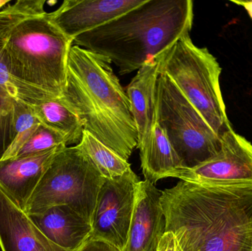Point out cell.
Returning a JSON list of instances; mask_svg holds the SVG:
<instances>
[{
	"instance_id": "cell-1",
	"label": "cell",
	"mask_w": 252,
	"mask_h": 251,
	"mask_svg": "<svg viewBox=\"0 0 252 251\" xmlns=\"http://www.w3.org/2000/svg\"><path fill=\"white\" fill-rule=\"evenodd\" d=\"M165 232L183 251H252V189L180 181L161 193Z\"/></svg>"
},
{
	"instance_id": "cell-2",
	"label": "cell",
	"mask_w": 252,
	"mask_h": 251,
	"mask_svg": "<svg viewBox=\"0 0 252 251\" xmlns=\"http://www.w3.org/2000/svg\"><path fill=\"white\" fill-rule=\"evenodd\" d=\"M112 64L104 56L72 45L59 100L78 116L84 131L127 161L137 147L138 133Z\"/></svg>"
},
{
	"instance_id": "cell-3",
	"label": "cell",
	"mask_w": 252,
	"mask_h": 251,
	"mask_svg": "<svg viewBox=\"0 0 252 251\" xmlns=\"http://www.w3.org/2000/svg\"><path fill=\"white\" fill-rule=\"evenodd\" d=\"M193 16L191 0H145L122 16L78 35L72 45L107 57L121 75H127L189 33Z\"/></svg>"
},
{
	"instance_id": "cell-4",
	"label": "cell",
	"mask_w": 252,
	"mask_h": 251,
	"mask_svg": "<svg viewBox=\"0 0 252 251\" xmlns=\"http://www.w3.org/2000/svg\"><path fill=\"white\" fill-rule=\"evenodd\" d=\"M44 0H19L0 11V59L15 78L59 98L72 40L44 10Z\"/></svg>"
},
{
	"instance_id": "cell-5",
	"label": "cell",
	"mask_w": 252,
	"mask_h": 251,
	"mask_svg": "<svg viewBox=\"0 0 252 251\" xmlns=\"http://www.w3.org/2000/svg\"><path fill=\"white\" fill-rule=\"evenodd\" d=\"M156 59L158 74L175 84L216 134L232 128L220 91L222 69L208 49L197 47L187 33Z\"/></svg>"
},
{
	"instance_id": "cell-6",
	"label": "cell",
	"mask_w": 252,
	"mask_h": 251,
	"mask_svg": "<svg viewBox=\"0 0 252 251\" xmlns=\"http://www.w3.org/2000/svg\"><path fill=\"white\" fill-rule=\"evenodd\" d=\"M104 181L93 161L76 145L63 147L40 180L25 212L31 216L65 205L92 225L99 190Z\"/></svg>"
},
{
	"instance_id": "cell-7",
	"label": "cell",
	"mask_w": 252,
	"mask_h": 251,
	"mask_svg": "<svg viewBox=\"0 0 252 251\" xmlns=\"http://www.w3.org/2000/svg\"><path fill=\"white\" fill-rule=\"evenodd\" d=\"M156 115L185 168H192L216 156L221 137L165 75L158 74Z\"/></svg>"
},
{
	"instance_id": "cell-8",
	"label": "cell",
	"mask_w": 252,
	"mask_h": 251,
	"mask_svg": "<svg viewBox=\"0 0 252 251\" xmlns=\"http://www.w3.org/2000/svg\"><path fill=\"white\" fill-rule=\"evenodd\" d=\"M140 181L132 169L121 176L105 178L97 195L88 240H102L125 250Z\"/></svg>"
},
{
	"instance_id": "cell-9",
	"label": "cell",
	"mask_w": 252,
	"mask_h": 251,
	"mask_svg": "<svg viewBox=\"0 0 252 251\" xmlns=\"http://www.w3.org/2000/svg\"><path fill=\"white\" fill-rule=\"evenodd\" d=\"M220 137L221 149L216 156L179 169L173 178L208 187L252 189V144L232 128Z\"/></svg>"
},
{
	"instance_id": "cell-10",
	"label": "cell",
	"mask_w": 252,
	"mask_h": 251,
	"mask_svg": "<svg viewBox=\"0 0 252 251\" xmlns=\"http://www.w3.org/2000/svg\"><path fill=\"white\" fill-rule=\"evenodd\" d=\"M145 0H65L49 18L73 41L143 4Z\"/></svg>"
},
{
	"instance_id": "cell-11",
	"label": "cell",
	"mask_w": 252,
	"mask_h": 251,
	"mask_svg": "<svg viewBox=\"0 0 252 251\" xmlns=\"http://www.w3.org/2000/svg\"><path fill=\"white\" fill-rule=\"evenodd\" d=\"M161 193L149 181L139 182L124 251H157L165 234V218L160 201Z\"/></svg>"
},
{
	"instance_id": "cell-12",
	"label": "cell",
	"mask_w": 252,
	"mask_h": 251,
	"mask_svg": "<svg viewBox=\"0 0 252 251\" xmlns=\"http://www.w3.org/2000/svg\"><path fill=\"white\" fill-rule=\"evenodd\" d=\"M0 249L1 251H69L46 237L1 188Z\"/></svg>"
},
{
	"instance_id": "cell-13",
	"label": "cell",
	"mask_w": 252,
	"mask_h": 251,
	"mask_svg": "<svg viewBox=\"0 0 252 251\" xmlns=\"http://www.w3.org/2000/svg\"><path fill=\"white\" fill-rule=\"evenodd\" d=\"M66 145L25 157L0 159V188L25 212L56 153Z\"/></svg>"
},
{
	"instance_id": "cell-14",
	"label": "cell",
	"mask_w": 252,
	"mask_h": 251,
	"mask_svg": "<svg viewBox=\"0 0 252 251\" xmlns=\"http://www.w3.org/2000/svg\"><path fill=\"white\" fill-rule=\"evenodd\" d=\"M29 217L46 237L65 250L78 251L92 232L91 223L65 205Z\"/></svg>"
},
{
	"instance_id": "cell-15",
	"label": "cell",
	"mask_w": 252,
	"mask_h": 251,
	"mask_svg": "<svg viewBox=\"0 0 252 251\" xmlns=\"http://www.w3.org/2000/svg\"><path fill=\"white\" fill-rule=\"evenodd\" d=\"M158 77L157 59L147 61L126 87L130 112L138 133L139 149L149 137L156 114V87Z\"/></svg>"
},
{
	"instance_id": "cell-16",
	"label": "cell",
	"mask_w": 252,
	"mask_h": 251,
	"mask_svg": "<svg viewBox=\"0 0 252 251\" xmlns=\"http://www.w3.org/2000/svg\"><path fill=\"white\" fill-rule=\"evenodd\" d=\"M139 150L142 174L145 181L152 184L163 178H173L179 169L185 167L156 114L149 137Z\"/></svg>"
},
{
	"instance_id": "cell-17",
	"label": "cell",
	"mask_w": 252,
	"mask_h": 251,
	"mask_svg": "<svg viewBox=\"0 0 252 251\" xmlns=\"http://www.w3.org/2000/svg\"><path fill=\"white\" fill-rule=\"evenodd\" d=\"M31 107L40 123L60 134L67 147L79 144L84 126L78 116L59 98L45 100Z\"/></svg>"
},
{
	"instance_id": "cell-18",
	"label": "cell",
	"mask_w": 252,
	"mask_h": 251,
	"mask_svg": "<svg viewBox=\"0 0 252 251\" xmlns=\"http://www.w3.org/2000/svg\"><path fill=\"white\" fill-rule=\"evenodd\" d=\"M77 147L90 157L105 178L121 176L131 169L130 164L88 131L83 132Z\"/></svg>"
},
{
	"instance_id": "cell-19",
	"label": "cell",
	"mask_w": 252,
	"mask_h": 251,
	"mask_svg": "<svg viewBox=\"0 0 252 251\" xmlns=\"http://www.w3.org/2000/svg\"><path fill=\"white\" fill-rule=\"evenodd\" d=\"M14 109V139L1 159L15 158L22 146L28 141L40 125L32 107L13 100Z\"/></svg>"
},
{
	"instance_id": "cell-20",
	"label": "cell",
	"mask_w": 252,
	"mask_h": 251,
	"mask_svg": "<svg viewBox=\"0 0 252 251\" xmlns=\"http://www.w3.org/2000/svg\"><path fill=\"white\" fill-rule=\"evenodd\" d=\"M0 90L7 96L16 100L34 106L40 102L49 99L56 98L45 91L27 84L15 78L7 70V67L0 59Z\"/></svg>"
},
{
	"instance_id": "cell-21",
	"label": "cell",
	"mask_w": 252,
	"mask_h": 251,
	"mask_svg": "<svg viewBox=\"0 0 252 251\" xmlns=\"http://www.w3.org/2000/svg\"><path fill=\"white\" fill-rule=\"evenodd\" d=\"M66 145L64 138L59 133L40 124L28 141L22 146L16 157H25Z\"/></svg>"
},
{
	"instance_id": "cell-22",
	"label": "cell",
	"mask_w": 252,
	"mask_h": 251,
	"mask_svg": "<svg viewBox=\"0 0 252 251\" xmlns=\"http://www.w3.org/2000/svg\"><path fill=\"white\" fill-rule=\"evenodd\" d=\"M14 139L13 100L0 90V159Z\"/></svg>"
},
{
	"instance_id": "cell-23",
	"label": "cell",
	"mask_w": 252,
	"mask_h": 251,
	"mask_svg": "<svg viewBox=\"0 0 252 251\" xmlns=\"http://www.w3.org/2000/svg\"><path fill=\"white\" fill-rule=\"evenodd\" d=\"M78 251H122L113 245L102 240H87Z\"/></svg>"
},
{
	"instance_id": "cell-24",
	"label": "cell",
	"mask_w": 252,
	"mask_h": 251,
	"mask_svg": "<svg viewBox=\"0 0 252 251\" xmlns=\"http://www.w3.org/2000/svg\"><path fill=\"white\" fill-rule=\"evenodd\" d=\"M157 251H183L174 234L165 232L158 244Z\"/></svg>"
},
{
	"instance_id": "cell-25",
	"label": "cell",
	"mask_w": 252,
	"mask_h": 251,
	"mask_svg": "<svg viewBox=\"0 0 252 251\" xmlns=\"http://www.w3.org/2000/svg\"><path fill=\"white\" fill-rule=\"evenodd\" d=\"M232 2L235 3V4H238V5L243 6L246 10L248 12L250 16H251L252 19V1H232Z\"/></svg>"
},
{
	"instance_id": "cell-26",
	"label": "cell",
	"mask_w": 252,
	"mask_h": 251,
	"mask_svg": "<svg viewBox=\"0 0 252 251\" xmlns=\"http://www.w3.org/2000/svg\"><path fill=\"white\" fill-rule=\"evenodd\" d=\"M9 3H10V1H8V0H0V11H1V9L2 7H5V6H7V4Z\"/></svg>"
}]
</instances>
